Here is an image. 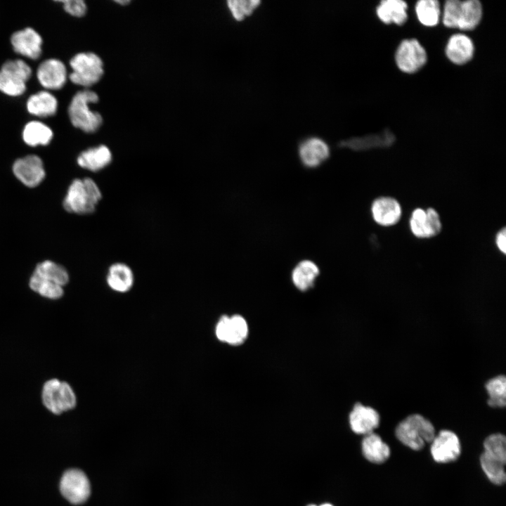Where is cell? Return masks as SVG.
Returning <instances> with one entry per match:
<instances>
[{"mask_svg": "<svg viewBox=\"0 0 506 506\" xmlns=\"http://www.w3.org/2000/svg\"><path fill=\"white\" fill-rule=\"evenodd\" d=\"M32 66L20 58H9L0 65V93L10 98H20L28 92L33 79Z\"/></svg>", "mask_w": 506, "mask_h": 506, "instance_id": "6da1fadb", "label": "cell"}, {"mask_svg": "<svg viewBox=\"0 0 506 506\" xmlns=\"http://www.w3.org/2000/svg\"><path fill=\"white\" fill-rule=\"evenodd\" d=\"M98 101V94L89 89L74 93L67 106L69 123L84 133L96 132L102 124L103 119L98 112L91 109L90 105Z\"/></svg>", "mask_w": 506, "mask_h": 506, "instance_id": "7a4b0ae2", "label": "cell"}, {"mask_svg": "<svg viewBox=\"0 0 506 506\" xmlns=\"http://www.w3.org/2000/svg\"><path fill=\"white\" fill-rule=\"evenodd\" d=\"M101 198V191L92 179H76L68 188L63 206L70 213L89 214L95 211Z\"/></svg>", "mask_w": 506, "mask_h": 506, "instance_id": "3957f363", "label": "cell"}, {"mask_svg": "<svg viewBox=\"0 0 506 506\" xmlns=\"http://www.w3.org/2000/svg\"><path fill=\"white\" fill-rule=\"evenodd\" d=\"M395 434L403 445L414 450L422 449L434 439L436 432L432 422L419 414H413L400 422Z\"/></svg>", "mask_w": 506, "mask_h": 506, "instance_id": "277c9868", "label": "cell"}, {"mask_svg": "<svg viewBox=\"0 0 506 506\" xmlns=\"http://www.w3.org/2000/svg\"><path fill=\"white\" fill-rule=\"evenodd\" d=\"M481 17L482 6L478 0H448L445 3L443 22L447 27L472 30Z\"/></svg>", "mask_w": 506, "mask_h": 506, "instance_id": "5b68a950", "label": "cell"}, {"mask_svg": "<svg viewBox=\"0 0 506 506\" xmlns=\"http://www.w3.org/2000/svg\"><path fill=\"white\" fill-rule=\"evenodd\" d=\"M71 71L68 81L72 84L88 89L96 84L103 74V66L100 57L93 52H79L68 61Z\"/></svg>", "mask_w": 506, "mask_h": 506, "instance_id": "8992f818", "label": "cell"}, {"mask_svg": "<svg viewBox=\"0 0 506 506\" xmlns=\"http://www.w3.org/2000/svg\"><path fill=\"white\" fill-rule=\"evenodd\" d=\"M8 42L12 52L27 61H38L44 56V38L32 26L25 25L13 30Z\"/></svg>", "mask_w": 506, "mask_h": 506, "instance_id": "52a82bcc", "label": "cell"}, {"mask_svg": "<svg viewBox=\"0 0 506 506\" xmlns=\"http://www.w3.org/2000/svg\"><path fill=\"white\" fill-rule=\"evenodd\" d=\"M68 74L67 67L61 58L48 56L38 63L34 78L42 89L57 93L65 87Z\"/></svg>", "mask_w": 506, "mask_h": 506, "instance_id": "ba28073f", "label": "cell"}, {"mask_svg": "<svg viewBox=\"0 0 506 506\" xmlns=\"http://www.w3.org/2000/svg\"><path fill=\"white\" fill-rule=\"evenodd\" d=\"M42 401L47 409L57 415L74 408L77 403L72 387L57 379L48 380L44 384Z\"/></svg>", "mask_w": 506, "mask_h": 506, "instance_id": "9c48e42d", "label": "cell"}, {"mask_svg": "<svg viewBox=\"0 0 506 506\" xmlns=\"http://www.w3.org/2000/svg\"><path fill=\"white\" fill-rule=\"evenodd\" d=\"M24 107L27 114L32 119L45 121L58 114L60 101L54 93L41 89L27 96Z\"/></svg>", "mask_w": 506, "mask_h": 506, "instance_id": "30bf717a", "label": "cell"}, {"mask_svg": "<svg viewBox=\"0 0 506 506\" xmlns=\"http://www.w3.org/2000/svg\"><path fill=\"white\" fill-rule=\"evenodd\" d=\"M249 326L245 318L238 314L222 316L215 327V335L221 342L231 346L244 343L248 337Z\"/></svg>", "mask_w": 506, "mask_h": 506, "instance_id": "8fae6325", "label": "cell"}, {"mask_svg": "<svg viewBox=\"0 0 506 506\" xmlns=\"http://www.w3.org/2000/svg\"><path fill=\"white\" fill-rule=\"evenodd\" d=\"M62 495L72 504L84 502L90 495L89 481L86 474L77 469L66 471L60 482Z\"/></svg>", "mask_w": 506, "mask_h": 506, "instance_id": "7c38bea8", "label": "cell"}, {"mask_svg": "<svg viewBox=\"0 0 506 506\" xmlns=\"http://www.w3.org/2000/svg\"><path fill=\"white\" fill-rule=\"evenodd\" d=\"M395 59L401 71L414 73L424 66L427 56L425 49L417 39H405L398 46Z\"/></svg>", "mask_w": 506, "mask_h": 506, "instance_id": "4fadbf2b", "label": "cell"}, {"mask_svg": "<svg viewBox=\"0 0 506 506\" xmlns=\"http://www.w3.org/2000/svg\"><path fill=\"white\" fill-rule=\"evenodd\" d=\"M12 170L15 176L30 188L39 185L46 175L42 159L34 154L16 159L13 164Z\"/></svg>", "mask_w": 506, "mask_h": 506, "instance_id": "5bb4252c", "label": "cell"}, {"mask_svg": "<svg viewBox=\"0 0 506 506\" xmlns=\"http://www.w3.org/2000/svg\"><path fill=\"white\" fill-rule=\"evenodd\" d=\"M431 455L435 462L448 463L455 461L461 453L458 436L450 430L443 429L431 442Z\"/></svg>", "mask_w": 506, "mask_h": 506, "instance_id": "9a60e30c", "label": "cell"}, {"mask_svg": "<svg viewBox=\"0 0 506 506\" xmlns=\"http://www.w3.org/2000/svg\"><path fill=\"white\" fill-rule=\"evenodd\" d=\"M410 227L415 236L425 238L438 235L441 230V223L439 215L434 209L428 208L424 210L417 208L412 213Z\"/></svg>", "mask_w": 506, "mask_h": 506, "instance_id": "2e32d148", "label": "cell"}, {"mask_svg": "<svg viewBox=\"0 0 506 506\" xmlns=\"http://www.w3.org/2000/svg\"><path fill=\"white\" fill-rule=\"evenodd\" d=\"M55 136L54 130L47 122L37 119L26 121L20 130L23 143L30 147L47 146Z\"/></svg>", "mask_w": 506, "mask_h": 506, "instance_id": "e0dca14e", "label": "cell"}, {"mask_svg": "<svg viewBox=\"0 0 506 506\" xmlns=\"http://www.w3.org/2000/svg\"><path fill=\"white\" fill-rule=\"evenodd\" d=\"M379 415L376 410L361 403H356L349 413V421L352 431L358 434L373 432L379 424Z\"/></svg>", "mask_w": 506, "mask_h": 506, "instance_id": "ac0fdd59", "label": "cell"}, {"mask_svg": "<svg viewBox=\"0 0 506 506\" xmlns=\"http://www.w3.org/2000/svg\"><path fill=\"white\" fill-rule=\"evenodd\" d=\"M299 155L305 166L316 167L329 157L330 149L327 144L321 138L311 137L300 144Z\"/></svg>", "mask_w": 506, "mask_h": 506, "instance_id": "d6986e66", "label": "cell"}, {"mask_svg": "<svg viewBox=\"0 0 506 506\" xmlns=\"http://www.w3.org/2000/svg\"><path fill=\"white\" fill-rule=\"evenodd\" d=\"M371 211L375 222L385 226L396 224L401 216L400 204L396 200L390 197L376 199L372 205Z\"/></svg>", "mask_w": 506, "mask_h": 506, "instance_id": "ffe728a7", "label": "cell"}, {"mask_svg": "<svg viewBox=\"0 0 506 506\" xmlns=\"http://www.w3.org/2000/svg\"><path fill=\"white\" fill-rule=\"evenodd\" d=\"M112 159L110 149L104 145H100L80 153L77 157V163L83 169L96 172L109 165Z\"/></svg>", "mask_w": 506, "mask_h": 506, "instance_id": "44dd1931", "label": "cell"}, {"mask_svg": "<svg viewBox=\"0 0 506 506\" xmlns=\"http://www.w3.org/2000/svg\"><path fill=\"white\" fill-rule=\"evenodd\" d=\"M474 44L467 36L462 34L453 35L446 48L448 59L455 64L463 65L469 62L474 55Z\"/></svg>", "mask_w": 506, "mask_h": 506, "instance_id": "7402d4cb", "label": "cell"}, {"mask_svg": "<svg viewBox=\"0 0 506 506\" xmlns=\"http://www.w3.org/2000/svg\"><path fill=\"white\" fill-rule=\"evenodd\" d=\"M106 281L108 287L113 291L125 293L133 287L134 275L128 265L118 262L109 267Z\"/></svg>", "mask_w": 506, "mask_h": 506, "instance_id": "603a6c76", "label": "cell"}, {"mask_svg": "<svg viewBox=\"0 0 506 506\" xmlns=\"http://www.w3.org/2000/svg\"><path fill=\"white\" fill-rule=\"evenodd\" d=\"M362 452L370 462L382 464L390 456V448L377 434L372 432L365 435L362 441Z\"/></svg>", "mask_w": 506, "mask_h": 506, "instance_id": "cb8c5ba5", "label": "cell"}, {"mask_svg": "<svg viewBox=\"0 0 506 506\" xmlns=\"http://www.w3.org/2000/svg\"><path fill=\"white\" fill-rule=\"evenodd\" d=\"M407 4L402 0H383L377 8V15L385 24H404L408 18Z\"/></svg>", "mask_w": 506, "mask_h": 506, "instance_id": "d4e9b609", "label": "cell"}, {"mask_svg": "<svg viewBox=\"0 0 506 506\" xmlns=\"http://www.w3.org/2000/svg\"><path fill=\"white\" fill-rule=\"evenodd\" d=\"M394 141V135L389 130L386 129L377 134L355 137L346 141H342L339 143V145L358 150L377 147H387L391 145Z\"/></svg>", "mask_w": 506, "mask_h": 506, "instance_id": "484cf974", "label": "cell"}, {"mask_svg": "<svg viewBox=\"0 0 506 506\" xmlns=\"http://www.w3.org/2000/svg\"><path fill=\"white\" fill-rule=\"evenodd\" d=\"M319 275V268L313 261L304 260L299 262L293 269L292 280L294 285L300 291H306L311 288Z\"/></svg>", "mask_w": 506, "mask_h": 506, "instance_id": "4316f807", "label": "cell"}, {"mask_svg": "<svg viewBox=\"0 0 506 506\" xmlns=\"http://www.w3.org/2000/svg\"><path fill=\"white\" fill-rule=\"evenodd\" d=\"M33 273L62 287L69 280L66 269L61 265L49 260L38 264Z\"/></svg>", "mask_w": 506, "mask_h": 506, "instance_id": "83f0119b", "label": "cell"}, {"mask_svg": "<svg viewBox=\"0 0 506 506\" xmlns=\"http://www.w3.org/2000/svg\"><path fill=\"white\" fill-rule=\"evenodd\" d=\"M488 398V405L494 408H503L506 405V378L498 375L490 379L485 384Z\"/></svg>", "mask_w": 506, "mask_h": 506, "instance_id": "f1b7e54d", "label": "cell"}, {"mask_svg": "<svg viewBox=\"0 0 506 506\" xmlns=\"http://www.w3.org/2000/svg\"><path fill=\"white\" fill-rule=\"evenodd\" d=\"M480 465L487 478L494 484L502 485L505 482V463L486 453L480 456Z\"/></svg>", "mask_w": 506, "mask_h": 506, "instance_id": "f546056e", "label": "cell"}, {"mask_svg": "<svg viewBox=\"0 0 506 506\" xmlns=\"http://www.w3.org/2000/svg\"><path fill=\"white\" fill-rule=\"evenodd\" d=\"M419 21L425 26L432 27L438 24L440 18V6L436 0H420L415 5Z\"/></svg>", "mask_w": 506, "mask_h": 506, "instance_id": "4dcf8cb0", "label": "cell"}, {"mask_svg": "<svg viewBox=\"0 0 506 506\" xmlns=\"http://www.w3.org/2000/svg\"><path fill=\"white\" fill-rule=\"evenodd\" d=\"M30 288L40 295L49 299H58L63 294V287L46 280L35 274L30 279Z\"/></svg>", "mask_w": 506, "mask_h": 506, "instance_id": "1f68e13d", "label": "cell"}, {"mask_svg": "<svg viewBox=\"0 0 506 506\" xmlns=\"http://www.w3.org/2000/svg\"><path fill=\"white\" fill-rule=\"evenodd\" d=\"M484 453L506 462V439L500 433L487 436L484 441Z\"/></svg>", "mask_w": 506, "mask_h": 506, "instance_id": "d6a6232c", "label": "cell"}, {"mask_svg": "<svg viewBox=\"0 0 506 506\" xmlns=\"http://www.w3.org/2000/svg\"><path fill=\"white\" fill-rule=\"evenodd\" d=\"M259 3V0H228L227 1L232 15L238 20H240L252 13Z\"/></svg>", "mask_w": 506, "mask_h": 506, "instance_id": "836d02e7", "label": "cell"}, {"mask_svg": "<svg viewBox=\"0 0 506 506\" xmlns=\"http://www.w3.org/2000/svg\"><path fill=\"white\" fill-rule=\"evenodd\" d=\"M62 11L70 17L82 18L87 11V6L83 0H57Z\"/></svg>", "mask_w": 506, "mask_h": 506, "instance_id": "e575fe53", "label": "cell"}, {"mask_svg": "<svg viewBox=\"0 0 506 506\" xmlns=\"http://www.w3.org/2000/svg\"><path fill=\"white\" fill-rule=\"evenodd\" d=\"M496 245L498 249L503 253L506 252V231L502 228L496 235Z\"/></svg>", "mask_w": 506, "mask_h": 506, "instance_id": "d590c367", "label": "cell"}, {"mask_svg": "<svg viewBox=\"0 0 506 506\" xmlns=\"http://www.w3.org/2000/svg\"><path fill=\"white\" fill-rule=\"evenodd\" d=\"M115 1L122 5H123V4L125 5V4H127L129 3V1H128V0H122V1L119 0V1Z\"/></svg>", "mask_w": 506, "mask_h": 506, "instance_id": "8d00e7d4", "label": "cell"}, {"mask_svg": "<svg viewBox=\"0 0 506 506\" xmlns=\"http://www.w3.org/2000/svg\"><path fill=\"white\" fill-rule=\"evenodd\" d=\"M320 506H333V505H332L331 504H329V503H325V504H323V505H320Z\"/></svg>", "mask_w": 506, "mask_h": 506, "instance_id": "74e56055", "label": "cell"}, {"mask_svg": "<svg viewBox=\"0 0 506 506\" xmlns=\"http://www.w3.org/2000/svg\"><path fill=\"white\" fill-rule=\"evenodd\" d=\"M309 506H317V505H309Z\"/></svg>", "mask_w": 506, "mask_h": 506, "instance_id": "f35d334b", "label": "cell"}]
</instances>
